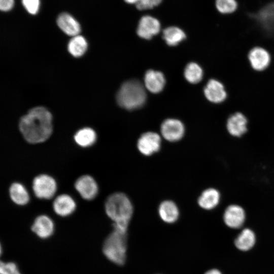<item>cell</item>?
I'll use <instances>...</instances> for the list:
<instances>
[{
  "mask_svg": "<svg viewBox=\"0 0 274 274\" xmlns=\"http://www.w3.org/2000/svg\"><path fill=\"white\" fill-rule=\"evenodd\" d=\"M19 128L28 143L32 144L43 143L52 133V115L44 107L31 109L21 118Z\"/></svg>",
  "mask_w": 274,
  "mask_h": 274,
  "instance_id": "6da1fadb",
  "label": "cell"
},
{
  "mask_svg": "<svg viewBox=\"0 0 274 274\" xmlns=\"http://www.w3.org/2000/svg\"><path fill=\"white\" fill-rule=\"evenodd\" d=\"M105 209L113 224L128 227L132 216L133 208L128 197L122 192L109 196L105 201Z\"/></svg>",
  "mask_w": 274,
  "mask_h": 274,
  "instance_id": "7a4b0ae2",
  "label": "cell"
},
{
  "mask_svg": "<svg viewBox=\"0 0 274 274\" xmlns=\"http://www.w3.org/2000/svg\"><path fill=\"white\" fill-rule=\"evenodd\" d=\"M146 100V93L144 86L136 80L124 83L117 95L119 105L127 110L141 108Z\"/></svg>",
  "mask_w": 274,
  "mask_h": 274,
  "instance_id": "3957f363",
  "label": "cell"
},
{
  "mask_svg": "<svg viewBox=\"0 0 274 274\" xmlns=\"http://www.w3.org/2000/svg\"><path fill=\"white\" fill-rule=\"evenodd\" d=\"M127 232L113 229L106 237L102 246V252L110 261L123 265L126 260L127 251Z\"/></svg>",
  "mask_w": 274,
  "mask_h": 274,
  "instance_id": "277c9868",
  "label": "cell"
},
{
  "mask_svg": "<svg viewBox=\"0 0 274 274\" xmlns=\"http://www.w3.org/2000/svg\"><path fill=\"white\" fill-rule=\"evenodd\" d=\"M32 189L37 198L40 199H50L56 193L57 184L52 176L42 174L36 176L33 179Z\"/></svg>",
  "mask_w": 274,
  "mask_h": 274,
  "instance_id": "5b68a950",
  "label": "cell"
},
{
  "mask_svg": "<svg viewBox=\"0 0 274 274\" xmlns=\"http://www.w3.org/2000/svg\"><path fill=\"white\" fill-rule=\"evenodd\" d=\"M247 59L251 68L257 72H263L270 66L272 56L268 50L261 46H255L248 53Z\"/></svg>",
  "mask_w": 274,
  "mask_h": 274,
  "instance_id": "8992f818",
  "label": "cell"
},
{
  "mask_svg": "<svg viewBox=\"0 0 274 274\" xmlns=\"http://www.w3.org/2000/svg\"><path fill=\"white\" fill-rule=\"evenodd\" d=\"M206 98L211 103L220 105L228 98V93L223 83L216 78L210 79L203 88Z\"/></svg>",
  "mask_w": 274,
  "mask_h": 274,
  "instance_id": "52a82bcc",
  "label": "cell"
},
{
  "mask_svg": "<svg viewBox=\"0 0 274 274\" xmlns=\"http://www.w3.org/2000/svg\"><path fill=\"white\" fill-rule=\"evenodd\" d=\"M74 186L81 197L86 200H93L98 193L97 183L93 177L89 175L79 177L75 181Z\"/></svg>",
  "mask_w": 274,
  "mask_h": 274,
  "instance_id": "ba28073f",
  "label": "cell"
},
{
  "mask_svg": "<svg viewBox=\"0 0 274 274\" xmlns=\"http://www.w3.org/2000/svg\"><path fill=\"white\" fill-rule=\"evenodd\" d=\"M139 151L144 156H151L159 151L161 148V139L154 132L149 131L142 134L137 142Z\"/></svg>",
  "mask_w": 274,
  "mask_h": 274,
  "instance_id": "9c48e42d",
  "label": "cell"
},
{
  "mask_svg": "<svg viewBox=\"0 0 274 274\" xmlns=\"http://www.w3.org/2000/svg\"><path fill=\"white\" fill-rule=\"evenodd\" d=\"M248 122L249 119L245 114L236 111L228 117L225 126L231 135L241 137L248 131Z\"/></svg>",
  "mask_w": 274,
  "mask_h": 274,
  "instance_id": "30bf717a",
  "label": "cell"
},
{
  "mask_svg": "<svg viewBox=\"0 0 274 274\" xmlns=\"http://www.w3.org/2000/svg\"><path fill=\"white\" fill-rule=\"evenodd\" d=\"M160 131L162 136L166 140L175 142L183 138L185 128L183 124L180 120L167 119L162 122Z\"/></svg>",
  "mask_w": 274,
  "mask_h": 274,
  "instance_id": "8fae6325",
  "label": "cell"
},
{
  "mask_svg": "<svg viewBox=\"0 0 274 274\" xmlns=\"http://www.w3.org/2000/svg\"><path fill=\"white\" fill-rule=\"evenodd\" d=\"M259 26L267 32H274V1L261 7L254 15Z\"/></svg>",
  "mask_w": 274,
  "mask_h": 274,
  "instance_id": "7c38bea8",
  "label": "cell"
},
{
  "mask_svg": "<svg viewBox=\"0 0 274 274\" xmlns=\"http://www.w3.org/2000/svg\"><path fill=\"white\" fill-rule=\"evenodd\" d=\"M32 231L39 238L47 239L51 237L55 230L53 220L46 215H40L34 220L31 226Z\"/></svg>",
  "mask_w": 274,
  "mask_h": 274,
  "instance_id": "4fadbf2b",
  "label": "cell"
},
{
  "mask_svg": "<svg viewBox=\"0 0 274 274\" xmlns=\"http://www.w3.org/2000/svg\"><path fill=\"white\" fill-rule=\"evenodd\" d=\"M52 207L56 215L60 217H66L75 212L77 204L72 196L67 194H61L55 198Z\"/></svg>",
  "mask_w": 274,
  "mask_h": 274,
  "instance_id": "5bb4252c",
  "label": "cell"
},
{
  "mask_svg": "<svg viewBox=\"0 0 274 274\" xmlns=\"http://www.w3.org/2000/svg\"><path fill=\"white\" fill-rule=\"evenodd\" d=\"M160 30V23L158 19L149 16H143L139 21L136 30L138 35L145 39H151Z\"/></svg>",
  "mask_w": 274,
  "mask_h": 274,
  "instance_id": "9a60e30c",
  "label": "cell"
},
{
  "mask_svg": "<svg viewBox=\"0 0 274 274\" xmlns=\"http://www.w3.org/2000/svg\"><path fill=\"white\" fill-rule=\"evenodd\" d=\"M223 219L225 223L228 227L232 228H238L244 223L245 211L241 207L238 205H230L224 212Z\"/></svg>",
  "mask_w": 274,
  "mask_h": 274,
  "instance_id": "2e32d148",
  "label": "cell"
},
{
  "mask_svg": "<svg viewBox=\"0 0 274 274\" xmlns=\"http://www.w3.org/2000/svg\"><path fill=\"white\" fill-rule=\"evenodd\" d=\"M165 83L164 75L160 72L150 70L145 75V86L152 93H157L161 91Z\"/></svg>",
  "mask_w": 274,
  "mask_h": 274,
  "instance_id": "e0dca14e",
  "label": "cell"
},
{
  "mask_svg": "<svg viewBox=\"0 0 274 274\" xmlns=\"http://www.w3.org/2000/svg\"><path fill=\"white\" fill-rule=\"evenodd\" d=\"M158 214L163 222L170 224L178 220L180 213L178 206L174 201L166 200L159 204Z\"/></svg>",
  "mask_w": 274,
  "mask_h": 274,
  "instance_id": "ac0fdd59",
  "label": "cell"
},
{
  "mask_svg": "<svg viewBox=\"0 0 274 274\" xmlns=\"http://www.w3.org/2000/svg\"><path fill=\"white\" fill-rule=\"evenodd\" d=\"M59 27L66 35L74 37L79 35L81 27L78 22L71 15L66 13L60 14L57 20Z\"/></svg>",
  "mask_w": 274,
  "mask_h": 274,
  "instance_id": "d6986e66",
  "label": "cell"
},
{
  "mask_svg": "<svg viewBox=\"0 0 274 274\" xmlns=\"http://www.w3.org/2000/svg\"><path fill=\"white\" fill-rule=\"evenodd\" d=\"M9 194L11 200L18 206H25L30 200V195L27 188L19 182H14L10 185Z\"/></svg>",
  "mask_w": 274,
  "mask_h": 274,
  "instance_id": "ffe728a7",
  "label": "cell"
},
{
  "mask_svg": "<svg viewBox=\"0 0 274 274\" xmlns=\"http://www.w3.org/2000/svg\"><path fill=\"white\" fill-rule=\"evenodd\" d=\"M76 144L83 148L93 146L96 141L97 134L91 128L84 127L78 130L74 136Z\"/></svg>",
  "mask_w": 274,
  "mask_h": 274,
  "instance_id": "44dd1931",
  "label": "cell"
},
{
  "mask_svg": "<svg viewBox=\"0 0 274 274\" xmlns=\"http://www.w3.org/2000/svg\"><path fill=\"white\" fill-rule=\"evenodd\" d=\"M220 193L214 188H209L204 190L198 197V205L205 210H212L219 202Z\"/></svg>",
  "mask_w": 274,
  "mask_h": 274,
  "instance_id": "7402d4cb",
  "label": "cell"
},
{
  "mask_svg": "<svg viewBox=\"0 0 274 274\" xmlns=\"http://www.w3.org/2000/svg\"><path fill=\"white\" fill-rule=\"evenodd\" d=\"M256 237L254 232L249 228H245L238 234L234 241L236 247L242 251H248L254 245Z\"/></svg>",
  "mask_w": 274,
  "mask_h": 274,
  "instance_id": "603a6c76",
  "label": "cell"
},
{
  "mask_svg": "<svg viewBox=\"0 0 274 274\" xmlns=\"http://www.w3.org/2000/svg\"><path fill=\"white\" fill-rule=\"evenodd\" d=\"M87 42L82 36L77 35L73 37L68 44L67 48L70 53L75 57L82 56L87 49Z\"/></svg>",
  "mask_w": 274,
  "mask_h": 274,
  "instance_id": "cb8c5ba5",
  "label": "cell"
},
{
  "mask_svg": "<svg viewBox=\"0 0 274 274\" xmlns=\"http://www.w3.org/2000/svg\"><path fill=\"white\" fill-rule=\"evenodd\" d=\"M185 38L186 35L184 32L178 27H168L164 29L163 31V38L169 46H176Z\"/></svg>",
  "mask_w": 274,
  "mask_h": 274,
  "instance_id": "d4e9b609",
  "label": "cell"
},
{
  "mask_svg": "<svg viewBox=\"0 0 274 274\" xmlns=\"http://www.w3.org/2000/svg\"><path fill=\"white\" fill-rule=\"evenodd\" d=\"M184 76L190 83L197 84L202 80L203 71L201 67L197 63L190 62L185 68Z\"/></svg>",
  "mask_w": 274,
  "mask_h": 274,
  "instance_id": "484cf974",
  "label": "cell"
},
{
  "mask_svg": "<svg viewBox=\"0 0 274 274\" xmlns=\"http://www.w3.org/2000/svg\"><path fill=\"white\" fill-rule=\"evenodd\" d=\"M215 4L218 12L224 15L235 13L238 7L237 0H215Z\"/></svg>",
  "mask_w": 274,
  "mask_h": 274,
  "instance_id": "4316f807",
  "label": "cell"
},
{
  "mask_svg": "<svg viewBox=\"0 0 274 274\" xmlns=\"http://www.w3.org/2000/svg\"><path fill=\"white\" fill-rule=\"evenodd\" d=\"M0 274H21V273L15 263L1 261Z\"/></svg>",
  "mask_w": 274,
  "mask_h": 274,
  "instance_id": "83f0119b",
  "label": "cell"
},
{
  "mask_svg": "<svg viewBox=\"0 0 274 274\" xmlns=\"http://www.w3.org/2000/svg\"><path fill=\"white\" fill-rule=\"evenodd\" d=\"M162 0H140L136 4L140 10L151 9L159 5Z\"/></svg>",
  "mask_w": 274,
  "mask_h": 274,
  "instance_id": "f1b7e54d",
  "label": "cell"
},
{
  "mask_svg": "<svg viewBox=\"0 0 274 274\" xmlns=\"http://www.w3.org/2000/svg\"><path fill=\"white\" fill-rule=\"evenodd\" d=\"M22 3L28 13L31 14L37 13L40 6L39 0H22Z\"/></svg>",
  "mask_w": 274,
  "mask_h": 274,
  "instance_id": "f546056e",
  "label": "cell"
},
{
  "mask_svg": "<svg viewBox=\"0 0 274 274\" xmlns=\"http://www.w3.org/2000/svg\"><path fill=\"white\" fill-rule=\"evenodd\" d=\"M13 5L14 0H0V9L2 11H10Z\"/></svg>",
  "mask_w": 274,
  "mask_h": 274,
  "instance_id": "4dcf8cb0",
  "label": "cell"
},
{
  "mask_svg": "<svg viewBox=\"0 0 274 274\" xmlns=\"http://www.w3.org/2000/svg\"><path fill=\"white\" fill-rule=\"evenodd\" d=\"M204 274H222V273L219 270L217 269H212L206 272Z\"/></svg>",
  "mask_w": 274,
  "mask_h": 274,
  "instance_id": "1f68e13d",
  "label": "cell"
},
{
  "mask_svg": "<svg viewBox=\"0 0 274 274\" xmlns=\"http://www.w3.org/2000/svg\"><path fill=\"white\" fill-rule=\"evenodd\" d=\"M140 0H124V1L130 4H135V5L139 2Z\"/></svg>",
  "mask_w": 274,
  "mask_h": 274,
  "instance_id": "d6a6232c",
  "label": "cell"
}]
</instances>
